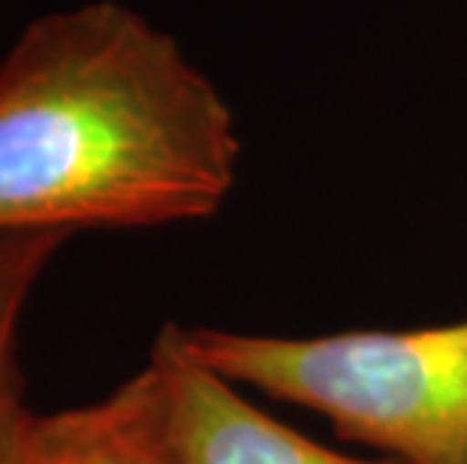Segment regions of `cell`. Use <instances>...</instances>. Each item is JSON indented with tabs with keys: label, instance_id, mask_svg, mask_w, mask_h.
<instances>
[{
	"label": "cell",
	"instance_id": "6",
	"mask_svg": "<svg viewBox=\"0 0 467 464\" xmlns=\"http://www.w3.org/2000/svg\"><path fill=\"white\" fill-rule=\"evenodd\" d=\"M31 417V410L16 413L13 419L0 428V464H25L22 459V443H25V422Z\"/></svg>",
	"mask_w": 467,
	"mask_h": 464
},
{
	"label": "cell",
	"instance_id": "2",
	"mask_svg": "<svg viewBox=\"0 0 467 464\" xmlns=\"http://www.w3.org/2000/svg\"><path fill=\"white\" fill-rule=\"evenodd\" d=\"M169 325L223 380L320 410L395 461L467 464V320L317 338Z\"/></svg>",
	"mask_w": 467,
	"mask_h": 464
},
{
	"label": "cell",
	"instance_id": "3",
	"mask_svg": "<svg viewBox=\"0 0 467 464\" xmlns=\"http://www.w3.org/2000/svg\"><path fill=\"white\" fill-rule=\"evenodd\" d=\"M151 356L163 368L184 464H401L344 456L272 419L235 383L187 356L172 325L157 335Z\"/></svg>",
	"mask_w": 467,
	"mask_h": 464
},
{
	"label": "cell",
	"instance_id": "4",
	"mask_svg": "<svg viewBox=\"0 0 467 464\" xmlns=\"http://www.w3.org/2000/svg\"><path fill=\"white\" fill-rule=\"evenodd\" d=\"M25 464H184L175 438L163 368L154 356L103 401L31 413L22 443Z\"/></svg>",
	"mask_w": 467,
	"mask_h": 464
},
{
	"label": "cell",
	"instance_id": "1",
	"mask_svg": "<svg viewBox=\"0 0 467 464\" xmlns=\"http://www.w3.org/2000/svg\"><path fill=\"white\" fill-rule=\"evenodd\" d=\"M238 154L217 85L118 0L36 18L0 61V232L205 221Z\"/></svg>",
	"mask_w": 467,
	"mask_h": 464
},
{
	"label": "cell",
	"instance_id": "5",
	"mask_svg": "<svg viewBox=\"0 0 467 464\" xmlns=\"http://www.w3.org/2000/svg\"><path fill=\"white\" fill-rule=\"evenodd\" d=\"M67 239V232H0V428L25 410L16 368L18 317Z\"/></svg>",
	"mask_w": 467,
	"mask_h": 464
}]
</instances>
